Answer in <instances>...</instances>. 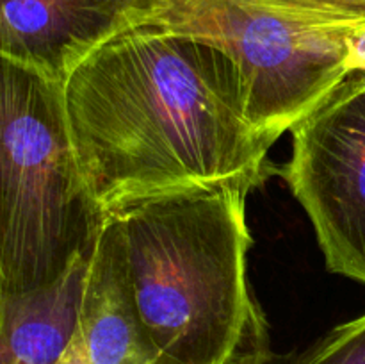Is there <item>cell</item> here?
<instances>
[{"instance_id":"obj_9","label":"cell","mask_w":365,"mask_h":364,"mask_svg":"<svg viewBox=\"0 0 365 364\" xmlns=\"http://www.w3.org/2000/svg\"><path fill=\"white\" fill-rule=\"evenodd\" d=\"M289 364H365V314L331 328Z\"/></svg>"},{"instance_id":"obj_2","label":"cell","mask_w":365,"mask_h":364,"mask_svg":"<svg viewBox=\"0 0 365 364\" xmlns=\"http://www.w3.org/2000/svg\"><path fill=\"white\" fill-rule=\"evenodd\" d=\"M248 184L170 193L116 211L139 310L171 364H227L260 309L248 293Z\"/></svg>"},{"instance_id":"obj_7","label":"cell","mask_w":365,"mask_h":364,"mask_svg":"<svg viewBox=\"0 0 365 364\" xmlns=\"http://www.w3.org/2000/svg\"><path fill=\"white\" fill-rule=\"evenodd\" d=\"M57 364H171L139 310L123 232L107 216L86 275L78 327Z\"/></svg>"},{"instance_id":"obj_6","label":"cell","mask_w":365,"mask_h":364,"mask_svg":"<svg viewBox=\"0 0 365 364\" xmlns=\"http://www.w3.org/2000/svg\"><path fill=\"white\" fill-rule=\"evenodd\" d=\"M170 11L168 0H0V56L64 84L100 46Z\"/></svg>"},{"instance_id":"obj_5","label":"cell","mask_w":365,"mask_h":364,"mask_svg":"<svg viewBox=\"0 0 365 364\" xmlns=\"http://www.w3.org/2000/svg\"><path fill=\"white\" fill-rule=\"evenodd\" d=\"M285 181L331 273L365 284V74H351L292 128Z\"/></svg>"},{"instance_id":"obj_8","label":"cell","mask_w":365,"mask_h":364,"mask_svg":"<svg viewBox=\"0 0 365 364\" xmlns=\"http://www.w3.org/2000/svg\"><path fill=\"white\" fill-rule=\"evenodd\" d=\"M89 259L48 285L0 293V364L59 363L77 332Z\"/></svg>"},{"instance_id":"obj_4","label":"cell","mask_w":365,"mask_h":364,"mask_svg":"<svg viewBox=\"0 0 365 364\" xmlns=\"http://www.w3.org/2000/svg\"><path fill=\"white\" fill-rule=\"evenodd\" d=\"M164 20L223 50L241 77L252 123L278 139L349 77L348 32L252 0H207Z\"/></svg>"},{"instance_id":"obj_12","label":"cell","mask_w":365,"mask_h":364,"mask_svg":"<svg viewBox=\"0 0 365 364\" xmlns=\"http://www.w3.org/2000/svg\"><path fill=\"white\" fill-rule=\"evenodd\" d=\"M348 64L349 74H365V24L356 25L348 32Z\"/></svg>"},{"instance_id":"obj_3","label":"cell","mask_w":365,"mask_h":364,"mask_svg":"<svg viewBox=\"0 0 365 364\" xmlns=\"http://www.w3.org/2000/svg\"><path fill=\"white\" fill-rule=\"evenodd\" d=\"M0 293H25L91 257L106 216L88 191L63 84L2 59Z\"/></svg>"},{"instance_id":"obj_10","label":"cell","mask_w":365,"mask_h":364,"mask_svg":"<svg viewBox=\"0 0 365 364\" xmlns=\"http://www.w3.org/2000/svg\"><path fill=\"white\" fill-rule=\"evenodd\" d=\"M278 13L319 25L356 27L365 24V0H252Z\"/></svg>"},{"instance_id":"obj_13","label":"cell","mask_w":365,"mask_h":364,"mask_svg":"<svg viewBox=\"0 0 365 364\" xmlns=\"http://www.w3.org/2000/svg\"><path fill=\"white\" fill-rule=\"evenodd\" d=\"M207 2V0H168L170 4V14L171 13H182V11H189L192 7H198L200 4Z\"/></svg>"},{"instance_id":"obj_11","label":"cell","mask_w":365,"mask_h":364,"mask_svg":"<svg viewBox=\"0 0 365 364\" xmlns=\"http://www.w3.org/2000/svg\"><path fill=\"white\" fill-rule=\"evenodd\" d=\"M289 360L291 357L278 355L273 352L267 323L260 314L227 364H289Z\"/></svg>"},{"instance_id":"obj_1","label":"cell","mask_w":365,"mask_h":364,"mask_svg":"<svg viewBox=\"0 0 365 364\" xmlns=\"http://www.w3.org/2000/svg\"><path fill=\"white\" fill-rule=\"evenodd\" d=\"M68 128L103 216L170 193L259 186L277 141L252 123L234 61L166 20L110 39L63 84Z\"/></svg>"}]
</instances>
